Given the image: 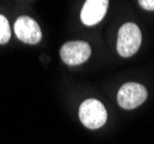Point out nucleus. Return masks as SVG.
I'll list each match as a JSON object with an SVG mask.
<instances>
[{"label": "nucleus", "mask_w": 154, "mask_h": 144, "mask_svg": "<svg viewBox=\"0 0 154 144\" xmlns=\"http://www.w3.org/2000/svg\"><path fill=\"white\" fill-rule=\"evenodd\" d=\"M141 31L137 24L129 22L123 24L117 35V52L123 58L132 57L140 47Z\"/></svg>", "instance_id": "f257e3e1"}, {"label": "nucleus", "mask_w": 154, "mask_h": 144, "mask_svg": "<svg viewBox=\"0 0 154 144\" xmlns=\"http://www.w3.org/2000/svg\"><path fill=\"white\" fill-rule=\"evenodd\" d=\"M79 119L89 129H98L107 121V111L98 99H86L79 106Z\"/></svg>", "instance_id": "f03ea898"}, {"label": "nucleus", "mask_w": 154, "mask_h": 144, "mask_svg": "<svg viewBox=\"0 0 154 144\" xmlns=\"http://www.w3.org/2000/svg\"><path fill=\"white\" fill-rule=\"evenodd\" d=\"M147 99V90L141 84L129 82L123 84L117 92V103L124 110L140 106Z\"/></svg>", "instance_id": "7ed1b4c3"}, {"label": "nucleus", "mask_w": 154, "mask_h": 144, "mask_svg": "<svg viewBox=\"0 0 154 144\" xmlns=\"http://www.w3.org/2000/svg\"><path fill=\"white\" fill-rule=\"evenodd\" d=\"M91 47L83 40L68 42L62 45L60 50V57L64 64L69 66H77L85 62L90 58Z\"/></svg>", "instance_id": "20e7f679"}, {"label": "nucleus", "mask_w": 154, "mask_h": 144, "mask_svg": "<svg viewBox=\"0 0 154 144\" xmlns=\"http://www.w3.org/2000/svg\"><path fill=\"white\" fill-rule=\"evenodd\" d=\"M14 31L16 37L26 44H37L42 39L40 27L29 16H20L14 24Z\"/></svg>", "instance_id": "39448f33"}, {"label": "nucleus", "mask_w": 154, "mask_h": 144, "mask_svg": "<svg viewBox=\"0 0 154 144\" xmlns=\"http://www.w3.org/2000/svg\"><path fill=\"white\" fill-rule=\"evenodd\" d=\"M107 0H88L85 1L82 12L81 20L85 26H94L103 20L108 8Z\"/></svg>", "instance_id": "423d86ee"}, {"label": "nucleus", "mask_w": 154, "mask_h": 144, "mask_svg": "<svg viewBox=\"0 0 154 144\" xmlns=\"http://www.w3.org/2000/svg\"><path fill=\"white\" fill-rule=\"evenodd\" d=\"M11 39V27L8 20L0 14V44H7Z\"/></svg>", "instance_id": "0eeeda50"}, {"label": "nucleus", "mask_w": 154, "mask_h": 144, "mask_svg": "<svg viewBox=\"0 0 154 144\" xmlns=\"http://www.w3.org/2000/svg\"><path fill=\"white\" fill-rule=\"evenodd\" d=\"M139 5L146 11H154V0H140Z\"/></svg>", "instance_id": "6e6552de"}]
</instances>
